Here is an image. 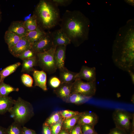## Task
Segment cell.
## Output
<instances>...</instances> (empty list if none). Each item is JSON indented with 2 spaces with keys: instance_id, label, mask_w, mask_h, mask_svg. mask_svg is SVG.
<instances>
[{
  "instance_id": "obj_1",
  "label": "cell",
  "mask_w": 134,
  "mask_h": 134,
  "mask_svg": "<svg viewBox=\"0 0 134 134\" xmlns=\"http://www.w3.org/2000/svg\"><path fill=\"white\" fill-rule=\"evenodd\" d=\"M112 58L117 67L123 71H133L134 67V22L128 20L119 30L114 40Z\"/></svg>"
},
{
  "instance_id": "obj_2",
  "label": "cell",
  "mask_w": 134,
  "mask_h": 134,
  "mask_svg": "<svg viewBox=\"0 0 134 134\" xmlns=\"http://www.w3.org/2000/svg\"><path fill=\"white\" fill-rule=\"evenodd\" d=\"M60 22L61 29L75 47H78L88 39L90 21L80 11L66 10Z\"/></svg>"
},
{
  "instance_id": "obj_3",
  "label": "cell",
  "mask_w": 134,
  "mask_h": 134,
  "mask_svg": "<svg viewBox=\"0 0 134 134\" xmlns=\"http://www.w3.org/2000/svg\"><path fill=\"white\" fill-rule=\"evenodd\" d=\"M35 13L37 25L44 30L54 28L61 20L58 6L52 0H40Z\"/></svg>"
},
{
  "instance_id": "obj_4",
  "label": "cell",
  "mask_w": 134,
  "mask_h": 134,
  "mask_svg": "<svg viewBox=\"0 0 134 134\" xmlns=\"http://www.w3.org/2000/svg\"><path fill=\"white\" fill-rule=\"evenodd\" d=\"M14 122L22 126H23L34 115L32 104L20 97L15 101L8 112Z\"/></svg>"
},
{
  "instance_id": "obj_5",
  "label": "cell",
  "mask_w": 134,
  "mask_h": 134,
  "mask_svg": "<svg viewBox=\"0 0 134 134\" xmlns=\"http://www.w3.org/2000/svg\"><path fill=\"white\" fill-rule=\"evenodd\" d=\"M56 46L44 52L36 54L38 65L44 71L49 74L55 72L57 68L55 57Z\"/></svg>"
},
{
  "instance_id": "obj_6",
  "label": "cell",
  "mask_w": 134,
  "mask_h": 134,
  "mask_svg": "<svg viewBox=\"0 0 134 134\" xmlns=\"http://www.w3.org/2000/svg\"><path fill=\"white\" fill-rule=\"evenodd\" d=\"M134 113H131L122 109H115L112 115V118L115 127L131 134V125Z\"/></svg>"
},
{
  "instance_id": "obj_7",
  "label": "cell",
  "mask_w": 134,
  "mask_h": 134,
  "mask_svg": "<svg viewBox=\"0 0 134 134\" xmlns=\"http://www.w3.org/2000/svg\"><path fill=\"white\" fill-rule=\"evenodd\" d=\"M96 91V81L85 82L77 78L72 83L71 94L76 93L91 98L95 95Z\"/></svg>"
},
{
  "instance_id": "obj_8",
  "label": "cell",
  "mask_w": 134,
  "mask_h": 134,
  "mask_svg": "<svg viewBox=\"0 0 134 134\" xmlns=\"http://www.w3.org/2000/svg\"><path fill=\"white\" fill-rule=\"evenodd\" d=\"M53 46L52 32H48L43 37L33 43L32 49L36 54L46 52Z\"/></svg>"
},
{
  "instance_id": "obj_9",
  "label": "cell",
  "mask_w": 134,
  "mask_h": 134,
  "mask_svg": "<svg viewBox=\"0 0 134 134\" xmlns=\"http://www.w3.org/2000/svg\"><path fill=\"white\" fill-rule=\"evenodd\" d=\"M32 44L28 41L26 36L21 38L16 44L9 49L10 53L14 57H19L26 50L32 48Z\"/></svg>"
},
{
  "instance_id": "obj_10",
  "label": "cell",
  "mask_w": 134,
  "mask_h": 134,
  "mask_svg": "<svg viewBox=\"0 0 134 134\" xmlns=\"http://www.w3.org/2000/svg\"><path fill=\"white\" fill-rule=\"evenodd\" d=\"M99 117L94 112L85 111L81 112L77 124L81 126L87 125L94 127L98 123Z\"/></svg>"
},
{
  "instance_id": "obj_11",
  "label": "cell",
  "mask_w": 134,
  "mask_h": 134,
  "mask_svg": "<svg viewBox=\"0 0 134 134\" xmlns=\"http://www.w3.org/2000/svg\"><path fill=\"white\" fill-rule=\"evenodd\" d=\"M53 46H67L71 43L66 34L61 29L57 30L52 32Z\"/></svg>"
},
{
  "instance_id": "obj_12",
  "label": "cell",
  "mask_w": 134,
  "mask_h": 134,
  "mask_svg": "<svg viewBox=\"0 0 134 134\" xmlns=\"http://www.w3.org/2000/svg\"><path fill=\"white\" fill-rule=\"evenodd\" d=\"M96 68L83 65L80 71L77 73L76 78L86 80L87 82L96 81Z\"/></svg>"
},
{
  "instance_id": "obj_13",
  "label": "cell",
  "mask_w": 134,
  "mask_h": 134,
  "mask_svg": "<svg viewBox=\"0 0 134 134\" xmlns=\"http://www.w3.org/2000/svg\"><path fill=\"white\" fill-rule=\"evenodd\" d=\"M73 83H63L53 90L57 97L65 102L71 94Z\"/></svg>"
},
{
  "instance_id": "obj_14",
  "label": "cell",
  "mask_w": 134,
  "mask_h": 134,
  "mask_svg": "<svg viewBox=\"0 0 134 134\" xmlns=\"http://www.w3.org/2000/svg\"><path fill=\"white\" fill-rule=\"evenodd\" d=\"M33 75L34 86L40 87L44 91H47V75L45 72L43 70H35L33 71Z\"/></svg>"
},
{
  "instance_id": "obj_15",
  "label": "cell",
  "mask_w": 134,
  "mask_h": 134,
  "mask_svg": "<svg viewBox=\"0 0 134 134\" xmlns=\"http://www.w3.org/2000/svg\"><path fill=\"white\" fill-rule=\"evenodd\" d=\"M67 46L60 45L57 46L55 57L57 69L59 70L65 67Z\"/></svg>"
},
{
  "instance_id": "obj_16",
  "label": "cell",
  "mask_w": 134,
  "mask_h": 134,
  "mask_svg": "<svg viewBox=\"0 0 134 134\" xmlns=\"http://www.w3.org/2000/svg\"><path fill=\"white\" fill-rule=\"evenodd\" d=\"M24 22H13L9 27L8 31L11 32L20 38L26 36L28 32L24 25Z\"/></svg>"
},
{
  "instance_id": "obj_17",
  "label": "cell",
  "mask_w": 134,
  "mask_h": 134,
  "mask_svg": "<svg viewBox=\"0 0 134 134\" xmlns=\"http://www.w3.org/2000/svg\"><path fill=\"white\" fill-rule=\"evenodd\" d=\"M59 70V79L61 83H73L76 79L77 72L71 71L65 67Z\"/></svg>"
},
{
  "instance_id": "obj_18",
  "label": "cell",
  "mask_w": 134,
  "mask_h": 134,
  "mask_svg": "<svg viewBox=\"0 0 134 134\" xmlns=\"http://www.w3.org/2000/svg\"><path fill=\"white\" fill-rule=\"evenodd\" d=\"M15 100L10 97H0V114L8 112L14 105Z\"/></svg>"
},
{
  "instance_id": "obj_19",
  "label": "cell",
  "mask_w": 134,
  "mask_h": 134,
  "mask_svg": "<svg viewBox=\"0 0 134 134\" xmlns=\"http://www.w3.org/2000/svg\"><path fill=\"white\" fill-rule=\"evenodd\" d=\"M21 72L30 73L35 69L34 67L38 65L36 55L32 58L23 60Z\"/></svg>"
},
{
  "instance_id": "obj_20",
  "label": "cell",
  "mask_w": 134,
  "mask_h": 134,
  "mask_svg": "<svg viewBox=\"0 0 134 134\" xmlns=\"http://www.w3.org/2000/svg\"><path fill=\"white\" fill-rule=\"evenodd\" d=\"M46 33L44 30L38 25L35 30L28 32L26 37L33 45L34 42L40 40L44 36Z\"/></svg>"
},
{
  "instance_id": "obj_21",
  "label": "cell",
  "mask_w": 134,
  "mask_h": 134,
  "mask_svg": "<svg viewBox=\"0 0 134 134\" xmlns=\"http://www.w3.org/2000/svg\"><path fill=\"white\" fill-rule=\"evenodd\" d=\"M91 98L79 94L73 93L70 95L65 102L80 105L87 102Z\"/></svg>"
},
{
  "instance_id": "obj_22",
  "label": "cell",
  "mask_w": 134,
  "mask_h": 134,
  "mask_svg": "<svg viewBox=\"0 0 134 134\" xmlns=\"http://www.w3.org/2000/svg\"><path fill=\"white\" fill-rule=\"evenodd\" d=\"M21 38L14 33L6 31L5 34L4 38L9 49L14 47L17 43Z\"/></svg>"
},
{
  "instance_id": "obj_23",
  "label": "cell",
  "mask_w": 134,
  "mask_h": 134,
  "mask_svg": "<svg viewBox=\"0 0 134 134\" xmlns=\"http://www.w3.org/2000/svg\"><path fill=\"white\" fill-rule=\"evenodd\" d=\"M81 112L78 115L66 119L63 121L62 129L69 134L73 127L77 124Z\"/></svg>"
},
{
  "instance_id": "obj_24",
  "label": "cell",
  "mask_w": 134,
  "mask_h": 134,
  "mask_svg": "<svg viewBox=\"0 0 134 134\" xmlns=\"http://www.w3.org/2000/svg\"><path fill=\"white\" fill-rule=\"evenodd\" d=\"M21 63L18 62L7 67L0 71V81H3L6 77L14 72L21 65Z\"/></svg>"
},
{
  "instance_id": "obj_25",
  "label": "cell",
  "mask_w": 134,
  "mask_h": 134,
  "mask_svg": "<svg viewBox=\"0 0 134 134\" xmlns=\"http://www.w3.org/2000/svg\"><path fill=\"white\" fill-rule=\"evenodd\" d=\"M18 88H15L5 83L3 81L0 82V97L7 96L11 92H18Z\"/></svg>"
},
{
  "instance_id": "obj_26",
  "label": "cell",
  "mask_w": 134,
  "mask_h": 134,
  "mask_svg": "<svg viewBox=\"0 0 134 134\" xmlns=\"http://www.w3.org/2000/svg\"><path fill=\"white\" fill-rule=\"evenodd\" d=\"M62 120L59 111H57L48 118L43 123L50 126Z\"/></svg>"
},
{
  "instance_id": "obj_27",
  "label": "cell",
  "mask_w": 134,
  "mask_h": 134,
  "mask_svg": "<svg viewBox=\"0 0 134 134\" xmlns=\"http://www.w3.org/2000/svg\"><path fill=\"white\" fill-rule=\"evenodd\" d=\"M22 128L21 126L14 122L6 129L5 134H22Z\"/></svg>"
},
{
  "instance_id": "obj_28",
  "label": "cell",
  "mask_w": 134,
  "mask_h": 134,
  "mask_svg": "<svg viewBox=\"0 0 134 134\" xmlns=\"http://www.w3.org/2000/svg\"><path fill=\"white\" fill-rule=\"evenodd\" d=\"M24 25L28 32L35 30L38 25L36 18L35 15H34L28 20L24 21Z\"/></svg>"
},
{
  "instance_id": "obj_29",
  "label": "cell",
  "mask_w": 134,
  "mask_h": 134,
  "mask_svg": "<svg viewBox=\"0 0 134 134\" xmlns=\"http://www.w3.org/2000/svg\"><path fill=\"white\" fill-rule=\"evenodd\" d=\"M62 120L70 118L80 114L81 112L69 110H66L59 111Z\"/></svg>"
},
{
  "instance_id": "obj_30",
  "label": "cell",
  "mask_w": 134,
  "mask_h": 134,
  "mask_svg": "<svg viewBox=\"0 0 134 134\" xmlns=\"http://www.w3.org/2000/svg\"><path fill=\"white\" fill-rule=\"evenodd\" d=\"M21 79L23 84L26 86L29 87H33V80L28 74L26 73L23 74L21 76Z\"/></svg>"
},
{
  "instance_id": "obj_31",
  "label": "cell",
  "mask_w": 134,
  "mask_h": 134,
  "mask_svg": "<svg viewBox=\"0 0 134 134\" xmlns=\"http://www.w3.org/2000/svg\"><path fill=\"white\" fill-rule=\"evenodd\" d=\"M94 127L87 125H81L82 134H98L95 130Z\"/></svg>"
},
{
  "instance_id": "obj_32",
  "label": "cell",
  "mask_w": 134,
  "mask_h": 134,
  "mask_svg": "<svg viewBox=\"0 0 134 134\" xmlns=\"http://www.w3.org/2000/svg\"><path fill=\"white\" fill-rule=\"evenodd\" d=\"M36 55V54L32 48L28 49L18 57L22 60L32 58Z\"/></svg>"
},
{
  "instance_id": "obj_33",
  "label": "cell",
  "mask_w": 134,
  "mask_h": 134,
  "mask_svg": "<svg viewBox=\"0 0 134 134\" xmlns=\"http://www.w3.org/2000/svg\"><path fill=\"white\" fill-rule=\"evenodd\" d=\"M63 121H61L58 123L50 126L52 134H58L62 129Z\"/></svg>"
},
{
  "instance_id": "obj_34",
  "label": "cell",
  "mask_w": 134,
  "mask_h": 134,
  "mask_svg": "<svg viewBox=\"0 0 134 134\" xmlns=\"http://www.w3.org/2000/svg\"><path fill=\"white\" fill-rule=\"evenodd\" d=\"M61 83L60 79L56 77H52L49 80L50 85L52 87L55 89L59 87Z\"/></svg>"
},
{
  "instance_id": "obj_35",
  "label": "cell",
  "mask_w": 134,
  "mask_h": 134,
  "mask_svg": "<svg viewBox=\"0 0 134 134\" xmlns=\"http://www.w3.org/2000/svg\"><path fill=\"white\" fill-rule=\"evenodd\" d=\"M57 6H66L70 4L72 1V0H52Z\"/></svg>"
},
{
  "instance_id": "obj_36",
  "label": "cell",
  "mask_w": 134,
  "mask_h": 134,
  "mask_svg": "<svg viewBox=\"0 0 134 134\" xmlns=\"http://www.w3.org/2000/svg\"><path fill=\"white\" fill-rule=\"evenodd\" d=\"M70 134H82L81 125L77 124L72 129Z\"/></svg>"
},
{
  "instance_id": "obj_37",
  "label": "cell",
  "mask_w": 134,
  "mask_h": 134,
  "mask_svg": "<svg viewBox=\"0 0 134 134\" xmlns=\"http://www.w3.org/2000/svg\"><path fill=\"white\" fill-rule=\"evenodd\" d=\"M109 134H128L123 130L115 127L111 129Z\"/></svg>"
},
{
  "instance_id": "obj_38",
  "label": "cell",
  "mask_w": 134,
  "mask_h": 134,
  "mask_svg": "<svg viewBox=\"0 0 134 134\" xmlns=\"http://www.w3.org/2000/svg\"><path fill=\"white\" fill-rule=\"evenodd\" d=\"M22 134H36L35 132L34 131L28 128L25 127H22Z\"/></svg>"
},
{
  "instance_id": "obj_39",
  "label": "cell",
  "mask_w": 134,
  "mask_h": 134,
  "mask_svg": "<svg viewBox=\"0 0 134 134\" xmlns=\"http://www.w3.org/2000/svg\"><path fill=\"white\" fill-rule=\"evenodd\" d=\"M42 133L43 134H52L50 127L43 123L42 126Z\"/></svg>"
},
{
  "instance_id": "obj_40",
  "label": "cell",
  "mask_w": 134,
  "mask_h": 134,
  "mask_svg": "<svg viewBox=\"0 0 134 134\" xmlns=\"http://www.w3.org/2000/svg\"><path fill=\"white\" fill-rule=\"evenodd\" d=\"M131 134H134V116L131 120Z\"/></svg>"
},
{
  "instance_id": "obj_41",
  "label": "cell",
  "mask_w": 134,
  "mask_h": 134,
  "mask_svg": "<svg viewBox=\"0 0 134 134\" xmlns=\"http://www.w3.org/2000/svg\"><path fill=\"white\" fill-rule=\"evenodd\" d=\"M131 77L132 83L133 84L134 83V74L133 71H130L128 72Z\"/></svg>"
},
{
  "instance_id": "obj_42",
  "label": "cell",
  "mask_w": 134,
  "mask_h": 134,
  "mask_svg": "<svg viewBox=\"0 0 134 134\" xmlns=\"http://www.w3.org/2000/svg\"><path fill=\"white\" fill-rule=\"evenodd\" d=\"M6 128L0 126V134H5Z\"/></svg>"
},
{
  "instance_id": "obj_43",
  "label": "cell",
  "mask_w": 134,
  "mask_h": 134,
  "mask_svg": "<svg viewBox=\"0 0 134 134\" xmlns=\"http://www.w3.org/2000/svg\"><path fill=\"white\" fill-rule=\"evenodd\" d=\"M31 14L29 15L28 16H25L24 17V21H26L28 20L29 19H30L31 17Z\"/></svg>"
},
{
  "instance_id": "obj_44",
  "label": "cell",
  "mask_w": 134,
  "mask_h": 134,
  "mask_svg": "<svg viewBox=\"0 0 134 134\" xmlns=\"http://www.w3.org/2000/svg\"><path fill=\"white\" fill-rule=\"evenodd\" d=\"M58 134H70L65 130L62 129Z\"/></svg>"
},
{
  "instance_id": "obj_45",
  "label": "cell",
  "mask_w": 134,
  "mask_h": 134,
  "mask_svg": "<svg viewBox=\"0 0 134 134\" xmlns=\"http://www.w3.org/2000/svg\"><path fill=\"white\" fill-rule=\"evenodd\" d=\"M1 11L0 8V14H1Z\"/></svg>"
},
{
  "instance_id": "obj_46",
  "label": "cell",
  "mask_w": 134,
  "mask_h": 134,
  "mask_svg": "<svg viewBox=\"0 0 134 134\" xmlns=\"http://www.w3.org/2000/svg\"><path fill=\"white\" fill-rule=\"evenodd\" d=\"M1 16H0V21L1 20Z\"/></svg>"
},
{
  "instance_id": "obj_47",
  "label": "cell",
  "mask_w": 134,
  "mask_h": 134,
  "mask_svg": "<svg viewBox=\"0 0 134 134\" xmlns=\"http://www.w3.org/2000/svg\"><path fill=\"white\" fill-rule=\"evenodd\" d=\"M0 82H1V81H0Z\"/></svg>"
},
{
  "instance_id": "obj_48",
  "label": "cell",
  "mask_w": 134,
  "mask_h": 134,
  "mask_svg": "<svg viewBox=\"0 0 134 134\" xmlns=\"http://www.w3.org/2000/svg\"></svg>"
}]
</instances>
